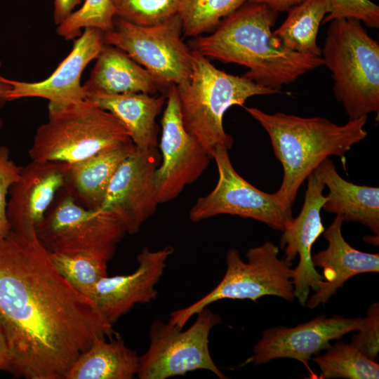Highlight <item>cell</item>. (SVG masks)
<instances>
[{
    "mask_svg": "<svg viewBox=\"0 0 379 379\" xmlns=\"http://www.w3.org/2000/svg\"><path fill=\"white\" fill-rule=\"evenodd\" d=\"M115 17L114 0H84L79 9L57 26L56 32L67 41L79 37L86 28L105 32L113 28Z\"/></svg>",
    "mask_w": 379,
    "mask_h": 379,
    "instance_id": "obj_29",
    "label": "cell"
},
{
    "mask_svg": "<svg viewBox=\"0 0 379 379\" xmlns=\"http://www.w3.org/2000/svg\"><path fill=\"white\" fill-rule=\"evenodd\" d=\"M160 161L157 148L135 147L117 168L97 210L114 213L125 226L127 234L138 232L159 204L154 175Z\"/></svg>",
    "mask_w": 379,
    "mask_h": 379,
    "instance_id": "obj_13",
    "label": "cell"
},
{
    "mask_svg": "<svg viewBox=\"0 0 379 379\" xmlns=\"http://www.w3.org/2000/svg\"><path fill=\"white\" fill-rule=\"evenodd\" d=\"M186 330L155 319L150 326L149 345L139 357L140 379H166L197 370H207L226 378L214 363L208 347L211 329L221 323L220 316L208 307L199 311Z\"/></svg>",
    "mask_w": 379,
    "mask_h": 379,
    "instance_id": "obj_8",
    "label": "cell"
},
{
    "mask_svg": "<svg viewBox=\"0 0 379 379\" xmlns=\"http://www.w3.org/2000/svg\"><path fill=\"white\" fill-rule=\"evenodd\" d=\"M343 222L341 217L336 215L323 232L328 243L327 248L312 255L314 265L323 269L324 280L319 282L318 290L306 301L305 305L310 309L326 303L352 277L379 272V254L361 251L351 246L342 234Z\"/></svg>",
    "mask_w": 379,
    "mask_h": 379,
    "instance_id": "obj_19",
    "label": "cell"
},
{
    "mask_svg": "<svg viewBox=\"0 0 379 379\" xmlns=\"http://www.w3.org/2000/svg\"><path fill=\"white\" fill-rule=\"evenodd\" d=\"M130 142L126 126L88 99L69 105L48 102V121L36 129L28 153L33 161L72 164Z\"/></svg>",
    "mask_w": 379,
    "mask_h": 379,
    "instance_id": "obj_5",
    "label": "cell"
},
{
    "mask_svg": "<svg viewBox=\"0 0 379 379\" xmlns=\"http://www.w3.org/2000/svg\"><path fill=\"white\" fill-rule=\"evenodd\" d=\"M177 89L185 129L200 142L211 158L217 147L229 150L232 147L234 139L223 126V117L229 108L243 106L255 95L282 93L262 86L244 75L227 74L195 50H192L191 77L177 86Z\"/></svg>",
    "mask_w": 379,
    "mask_h": 379,
    "instance_id": "obj_4",
    "label": "cell"
},
{
    "mask_svg": "<svg viewBox=\"0 0 379 379\" xmlns=\"http://www.w3.org/2000/svg\"><path fill=\"white\" fill-rule=\"evenodd\" d=\"M103 32L86 28L74 40L72 51L46 79L27 82L7 79L11 85L5 100L27 98L48 100L50 103L69 105L86 100L81 85L82 73L87 65L95 59L102 46Z\"/></svg>",
    "mask_w": 379,
    "mask_h": 379,
    "instance_id": "obj_17",
    "label": "cell"
},
{
    "mask_svg": "<svg viewBox=\"0 0 379 379\" xmlns=\"http://www.w3.org/2000/svg\"><path fill=\"white\" fill-rule=\"evenodd\" d=\"M319 366L318 378L378 379L379 364L361 354L350 343L331 345L325 354L312 358Z\"/></svg>",
    "mask_w": 379,
    "mask_h": 379,
    "instance_id": "obj_26",
    "label": "cell"
},
{
    "mask_svg": "<svg viewBox=\"0 0 379 379\" xmlns=\"http://www.w3.org/2000/svg\"><path fill=\"white\" fill-rule=\"evenodd\" d=\"M329 11L322 24L339 18L355 19L367 27H379V6L370 0H328Z\"/></svg>",
    "mask_w": 379,
    "mask_h": 379,
    "instance_id": "obj_31",
    "label": "cell"
},
{
    "mask_svg": "<svg viewBox=\"0 0 379 379\" xmlns=\"http://www.w3.org/2000/svg\"><path fill=\"white\" fill-rule=\"evenodd\" d=\"M2 126H3V120H2L1 117L0 115V129L1 128Z\"/></svg>",
    "mask_w": 379,
    "mask_h": 379,
    "instance_id": "obj_38",
    "label": "cell"
},
{
    "mask_svg": "<svg viewBox=\"0 0 379 379\" xmlns=\"http://www.w3.org/2000/svg\"><path fill=\"white\" fill-rule=\"evenodd\" d=\"M69 164L31 161L22 167L19 179L11 186L7 217L11 230L35 229L44 218L55 194L64 187Z\"/></svg>",
    "mask_w": 379,
    "mask_h": 379,
    "instance_id": "obj_18",
    "label": "cell"
},
{
    "mask_svg": "<svg viewBox=\"0 0 379 379\" xmlns=\"http://www.w3.org/2000/svg\"><path fill=\"white\" fill-rule=\"evenodd\" d=\"M328 11V0H305L287 11V18L273 33L291 51L321 56L317 37Z\"/></svg>",
    "mask_w": 379,
    "mask_h": 379,
    "instance_id": "obj_25",
    "label": "cell"
},
{
    "mask_svg": "<svg viewBox=\"0 0 379 379\" xmlns=\"http://www.w3.org/2000/svg\"><path fill=\"white\" fill-rule=\"evenodd\" d=\"M116 17L143 26L163 22L178 14L179 0H114Z\"/></svg>",
    "mask_w": 379,
    "mask_h": 379,
    "instance_id": "obj_30",
    "label": "cell"
},
{
    "mask_svg": "<svg viewBox=\"0 0 379 379\" xmlns=\"http://www.w3.org/2000/svg\"><path fill=\"white\" fill-rule=\"evenodd\" d=\"M304 203L299 215L286 225L280 237L284 259L292 262L297 255L299 262L292 271L294 294L299 303L305 306L310 289L316 292L324 277L312 262V247L324 232L321 209L326 200L323 194L324 185L312 173L307 177Z\"/></svg>",
    "mask_w": 379,
    "mask_h": 379,
    "instance_id": "obj_15",
    "label": "cell"
},
{
    "mask_svg": "<svg viewBox=\"0 0 379 379\" xmlns=\"http://www.w3.org/2000/svg\"><path fill=\"white\" fill-rule=\"evenodd\" d=\"M279 248L266 241L251 248L244 262L237 249L226 253L227 270L219 284L196 302L171 313L168 322L182 328L187 321L209 305L222 300L255 302L265 295H275L293 302L295 298L292 280V262L279 259Z\"/></svg>",
    "mask_w": 379,
    "mask_h": 379,
    "instance_id": "obj_7",
    "label": "cell"
},
{
    "mask_svg": "<svg viewBox=\"0 0 379 379\" xmlns=\"http://www.w3.org/2000/svg\"><path fill=\"white\" fill-rule=\"evenodd\" d=\"M82 3V0H54L53 21L58 25Z\"/></svg>",
    "mask_w": 379,
    "mask_h": 379,
    "instance_id": "obj_34",
    "label": "cell"
},
{
    "mask_svg": "<svg viewBox=\"0 0 379 379\" xmlns=\"http://www.w3.org/2000/svg\"><path fill=\"white\" fill-rule=\"evenodd\" d=\"M11 360L8 346L0 324V371L11 373Z\"/></svg>",
    "mask_w": 379,
    "mask_h": 379,
    "instance_id": "obj_36",
    "label": "cell"
},
{
    "mask_svg": "<svg viewBox=\"0 0 379 379\" xmlns=\"http://www.w3.org/2000/svg\"><path fill=\"white\" fill-rule=\"evenodd\" d=\"M277 12L247 1L222 19L208 36L194 37L190 48L224 63L248 69L244 74L256 84L281 91L309 71L324 65L321 56L286 48L272 30Z\"/></svg>",
    "mask_w": 379,
    "mask_h": 379,
    "instance_id": "obj_2",
    "label": "cell"
},
{
    "mask_svg": "<svg viewBox=\"0 0 379 379\" xmlns=\"http://www.w3.org/2000/svg\"><path fill=\"white\" fill-rule=\"evenodd\" d=\"M86 99L113 114L128 129L137 149L157 148L159 128L156 118L161 112L166 95L90 93Z\"/></svg>",
    "mask_w": 379,
    "mask_h": 379,
    "instance_id": "obj_22",
    "label": "cell"
},
{
    "mask_svg": "<svg viewBox=\"0 0 379 379\" xmlns=\"http://www.w3.org/2000/svg\"><path fill=\"white\" fill-rule=\"evenodd\" d=\"M228 151L222 147L215 149L213 158L218 172L217 184L211 192L197 200L189 212L190 220L197 222L228 214L254 219L283 231L293 218L292 207L277 192H262L239 175Z\"/></svg>",
    "mask_w": 379,
    "mask_h": 379,
    "instance_id": "obj_11",
    "label": "cell"
},
{
    "mask_svg": "<svg viewBox=\"0 0 379 379\" xmlns=\"http://www.w3.org/2000/svg\"><path fill=\"white\" fill-rule=\"evenodd\" d=\"M11 85L7 81L6 78L0 75V101H4L7 93L11 90Z\"/></svg>",
    "mask_w": 379,
    "mask_h": 379,
    "instance_id": "obj_37",
    "label": "cell"
},
{
    "mask_svg": "<svg viewBox=\"0 0 379 379\" xmlns=\"http://www.w3.org/2000/svg\"><path fill=\"white\" fill-rule=\"evenodd\" d=\"M171 246L158 251L144 247L137 255L138 267L131 274L106 276L95 285L91 300L110 325L136 304L149 303L157 297L155 286L162 277Z\"/></svg>",
    "mask_w": 379,
    "mask_h": 379,
    "instance_id": "obj_16",
    "label": "cell"
},
{
    "mask_svg": "<svg viewBox=\"0 0 379 379\" xmlns=\"http://www.w3.org/2000/svg\"><path fill=\"white\" fill-rule=\"evenodd\" d=\"M95 60L89 78L82 85L86 95L90 93L166 94V88L116 46L104 44Z\"/></svg>",
    "mask_w": 379,
    "mask_h": 379,
    "instance_id": "obj_20",
    "label": "cell"
},
{
    "mask_svg": "<svg viewBox=\"0 0 379 379\" xmlns=\"http://www.w3.org/2000/svg\"><path fill=\"white\" fill-rule=\"evenodd\" d=\"M359 333L353 335L350 344L367 358L375 361L379 351V303L368 309L367 315Z\"/></svg>",
    "mask_w": 379,
    "mask_h": 379,
    "instance_id": "obj_33",
    "label": "cell"
},
{
    "mask_svg": "<svg viewBox=\"0 0 379 379\" xmlns=\"http://www.w3.org/2000/svg\"><path fill=\"white\" fill-rule=\"evenodd\" d=\"M21 170L22 167L11 159L8 148L0 145V237L11 230L7 217V197L11 186L19 179Z\"/></svg>",
    "mask_w": 379,
    "mask_h": 379,
    "instance_id": "obj_32",
    "label": "cell"
},
{
    "mask_svg": "<svg viewBox=\"0 0 379 379\" xmlns=\"http://www.w3.org/2000/svg\"><path fill=\"white\" fill-rule=\"evenodd\" d=\"M0 324L11 373L25 379H65L97 338L116 334L58 272L35 229L0 237Z\"/></svg>",
    "mask_w": 379,
    "mask_h": 379,
    "instance_id": "obj_1",
    "label": "cell"
},
{
    "mask_svg": "<svg viewBox=\"0 0 379 379\" xmlns=\"http://www.w3.org/2000/svg\"><path fill=\"white\" fill-rule=\"evenodd\" d=\"M166 97V107L161 121V164L154 175L159 204L175 199L203 174L211 159L183 125L176 85L169 86Z\"/></svg>",
    "mask_w": 379,
    "mask_h": 379,
    "instance_id": "obj_12",
    "label": "cell"
},
{
    "mask_svg": "<svg viewBox=\"0 0 379 379\" xmlns=\"http://www.w3.org/2000/svg\"><path fill=\"white\" fill-rule=\"evenodd\" d=\"M268 134L284 175L277 191L292 207L302 182L329 156L343 157L364 140L368 116L338 125L324 117H302L283 112L266 113L244 107Z\"/></svg>",
    "mask_w": 379,
    "mask_h": 379,
    "instance_id": "obj_3",
    "label": "cell"
},
{
    "mask_svg": "<svg viewBox=\"0 0 379 379\" xmlns=\"http://www.w3.org/2000/svg\"><path fill=\"white\" fill-rule=\"evenodd\" d=\"M248 0H179L182 34L197 37L215 29L220 21Z\"/></svg>",
    "mask_w": 379,
    "mask_h": 379,
    "instance_id": "obj_28",
    "label": "cell"
},
{
    "mask_svg": "<svg viewBox=\"0 0 379 379\" xmlns=\"http://www.w3.org/2000/svg\"><path fill=\"white\" fill-rule=\"evenodd\" d=\"M58 272L80 293L91 299L97 283L107 276V258L94 253L67 254L48 251Z\"/></svg>",
    "mask_w": 379,
    "mask_h": 379,
    "instance_id": "obj_27",
    "label": "cell"
},
{
    "mask_svg": "<svg viewBox=\"0 0 379 379\" xmlns=\"http://www.w3.org/2000/svg\"><path fill=\"white\" fill-rule=\"evenodd\" d=\"M329 190L322 208L343 221L359 222L379 234V188L345 180L333 161L326 158L312 172Z\"/></svg>",
    "mask_w": 379,
    "mask_h": 379,
    "instance_id": "obj_21",
    "label": "cell"
},
{
    "mask_svg": "<svg viewBox=\"0 0 379 379\" xmlns=\"http://www.w3.org/2000/svg\"><path fill=\"white\" fill-rule=\"evenodd\" d=\"M1 66V61L0 60V67Z\"/></svg>",
    "mask_w": 379,
    "mask_h": 379,
    "instance_id": "obj_39",
    "label": "cell"
},
{
    "mask_svg": "<svg viewBox=\"0 0 379 379\" xmlns=\"http://www.w3.org/2000/svg\"><path fill=\"white\" fill-rule=\"evenodd\" d=\"M182 34L178 14L150 26L115 17L113 28L103 32V41L124 51L168 89L188 81L192 74V49Z\"/></svg>",
    "mask_w": 379,
    "mask_h": 379,
    "instance_id": "obj_9",
    "label": "cell"
},
{
    "mask_svg": "<svg viewBox=\"0 0 379 379\" xmlns=\"http://www.w3.org/2000/svg\"><path fill=\"white\" fill-rule=\"evenodd\" d=\"M139 356L117 334L97 338L77 358L65 379H131L137 375Z\"/></svg>",
    "mask_w": 379,
    "mask_h": 379,
    "instance_id": "obj_24",
    "label": "cell"
},
{
    "mask_svg": "<svg viewBox=\"0 0 379 379\" xmlns=\"http://www.w3.org/2000/svg\"><path fill=\"white\" fill-rule=\"evenodd\" d=\"M46 248L54 253H88L112 258L117 244L127 234L112 213L88 209L67 194L35 227Z\"/></svg>",
    "mask_w": 379,
    "mask_h": 379,
    "instance_id": "obj_10",
    "label": "cell"
},
{
    "mask_svg": "<svg viewBox=\"0 0 379 379\" xmlns=\"http://www.w3.org/2000/svg\"><path fill=\"white\" fill-rule=\"evenodd\" d=\"M364 318L319 315L294 327L274 326L265 330L254 345L253 354L242 365H261L279 358H290L302 363L310 378H317L308 365L314 354L326 350L333 340L361 328Z\"/></svg>",
    "mask_w": 379,
    "mask_h": 379,
    "instance_id": "obj_14",
    "label": "cell"
},
{
    "mask_svg": "<svg viewBox=\"0 0 379 379\" xmlns=\"http://www.w3.org/2000/svg\"><path fill=\"white\" fill-rule=\"evenodd\" d=\"M321 58L349 120L379 111V44L355 19L329 22Z\"/></svg>",
    "mask_w": 379,
    "mask_h": 379,
    "instance_id": "obj_6",
    "label": "cell"
},
{
    "mask_svg": "<svg viewBox=\"0 0 379 379\" xmlns=\"http://www.w3.org/2000/svg\"><path fill=\"white\" fill-rule=\"evenodd\" d=\"M305 0H248V1L260 3L266 5L270 9L279 13L288 11Z\"/></svg>",
    "mask_w": 379,
    "mask_h": 379,
    "instance_id": "obj_35",
    "label": "cell"
},
{
    "mask_svg": "<svg viewBox=\"0 0 379 379\" xmlns=\"http://www.w3.org/2000/svg\"><path fill=\"white\" fill-rule=\"evenodd\" d=\"M135 147L133 142H130L69 164L63 187L67 194L88 209H98L113 175Z\"/></svg>",
    "mask_w": 379,
    "mask_h": 379,
    "instance_id": "obj_23",
    "label": "cell"
}]
</instances>
